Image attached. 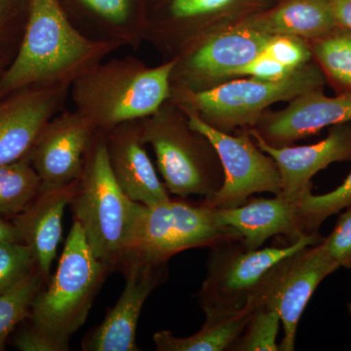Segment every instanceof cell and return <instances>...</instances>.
I'll return each mask as SVG.
<instances>
[{"label":"cell","instance_id":"cell-10","mask_svg":"<svg viewBox=\"0 0 351 351\" xmlns=\"http://www.w3.org/2000/svg\"><path fill=\"white\" fill-rule=\"evenodd\" d=\"M181 110L189 125L214 145L223 167V184L214 195L202 201L205 205L228 209L244 204L255 193L278 195L281 193L280 173L276 161L258 147L246 129L232 136L209 125L195 112Z\"/></svg>","mask_w":351,"mask_h":351},{"label":"cell","instance_id":"cell-14","mask_svg":"<svg viewBox=\"0 0 351 351\" xmlns=\"http://www.w3.org/2000/svg\"><path fill=\"white\" fill-rule=\"evenodd\" d=\"M121 269L125 287L105 319L82 343L86 351H138L136 332L143 306L167 278V263L129 256Z\"/></svg>","mask_w":351,"mask_h":351},{"label":"cell","instance_id":"cell-19","mask_svg":"<svg viewBox=\"0 0 351 351\" xmlns=\"http://www.w3.org/2000/svg\"><path fill=\"white\" fill-rule=\"evenodd\" d=\"M221 225L235 230L245 246L260 249L265 242L282 235L289 242L306 237L297 200L278 195L272 198H253L239 207L216 209Z\"/></svg>","mask_w":351,"mask_h":351},{"label":"cell","instance_id":"cell-11","mask_svg":"<svg viewBox=\"0 0 351 351\" xmlns=\"http://www.w3.org/2000/svg\"><path fill=\"white\" fill-rule=\"evenodd\" d=\"M339 269L322 240L282 258L263 279L251 304L278 311L284 331L281 351L295 350L298 326L307 304L321 282Z\"/></svg>","mask_w":351,"mask_h":351},{"label":"cell","instance_id":"cell-34","mask_svg":"<svg viewBox=\"0 0 351 351\" xmlns=\"http://www.w3.org/2000/svg\"><path fill=\"white\" fill-rule=\"evenodd\" d=\"M14 346L21 351H66L64 345L34 326L25 328L14 339Z\"/></svg>","mask_w":351,"mask_h":351},{"label":"cell","instance_id":"cell-16","mask_svg":"<svg viewBox=\"0 0 351 351\" xmlns=\"http://www.w3.org/2000/svg\"><path fill=\"white\" fill-rule=\"evenodd\" d=\"M351 122V90L327 97L323 91L302 95L278 112L265 113L252 127L274 147L291 145L326 127Z\"/></svg>","mask_w":351,"mask_h":351},{"label":"cell","instance_id":"cell-13","mask_svg":"<svg viewBox=\"0 0 351 351\" xmlns=\"http://www.w3.org/2000/svg\"><path fill=\"white\" fill-rule=\"evenodd\" d=\"M98 131L75 110H64L46 124L25 156L40 178L41 189L63 188L80 179Z\"/></svg>","mask_w":351,"mask_h":351},{"label":"cell","instance_id":"cell-3","mask_svg":"<svg viewBox=\"0 0 351 351\" xmlns=\"http://www.w3.org/2000/svg\"><path fill=\"white\" fill-rule=\"evenodd\" d=\"M69 206L94 255L110 269H121L130 247L136 202L112 174L103 131L88 152Z\"/></svg>","mask_w":351,"mask_h":351},{"label":"cell","instance_id":"cell-15","mask_svg":"<svg viewBox=\"0 0 351 351\" xmlns=\"http://www.w3.org/2000/svg\"><path fill=\"white\" fill-rule=\"evenodd\" d=\"M71 86H32L0 98V165L29 154L39 134L63 112Z\"/></svg>","mask_w":351,"mask_h":351},{"label":"cell","instance_id":"cell-30","mask_svg":"<svg viewBox=\"0 0 351 351\" xmlns=\"http://www.w3.org/2000/svg\"><path fill=\"white\" fill-rule=\"evenodd\" d=\"M29 247L21 241L0 242V294L12 288L36 269Z\"/></svg>","mask_w":351,"mask_h":351},{"label":"cell","instance_id":"cell-6","mask_svg":"<svg viewBox=\"0 0 351 351\" xmlns=\"http://www.w3.org/2000/svg\"><path fill=\"white\" fill-rule=\"evenodd\" d=\"M110 271L94 255L82 226L75 221L56 272L32 304V326L69 346L71 337L84 325Z\"/></svg>","mask_w":351,"mask_h":351},{"label":"cell","instance_id":"cell-28","mask_svg":"<svg viewBox=\"0 0 351 351\" xmlns=\"http://www.w3.org/2000/svg\"><path fill=\"white\" fill-rule=\"evenodd\" d=\"M281 326L280 315L274 307L258 304L230 351H279L276 339Z\"/></svg>","mask_w":351,"mask_h":351},{"label":"cell","instance_id":"cell-5","mask_svg":"<svg viewBox=\"0 0 351 351\" xmlns=\"http://www.w3.org/2000/svg\"><path fill=\"white\" fill-rule=\"evenodd\" d=\"M140 124L168 193L184 199L191 195L206 199L221 189L223 172L218 154L207 137L189 125L181 108L168 100Z\"/></svg>","mask_w":351,"mask_h":351},{"label":"cell","instance_id":"cell-29","mask_svg":"<svg viewBox=\"0 0 351 351\" xmlns=\"http://www.w3.org/2000/svg\"><path fill=\"white\" fill-rule=\"evenodd\" d=\"M31 0H0V66L5 69L24 36Z\"/></svg>","mask_w":351,"mask_h":351},{"label":"cell","instance_id":"cell-26","mask_svg":"<svg viewBox=\"0 0 351 351\" xmlns=\"http://www.w3.org/2000/svg\"><path fill=\"white\" fill-rule=\"evenodd\" d=\"M313 59L329 78L343 91L351 90V31L335 29L324 38L308 43Z\"/></svg>","mask_w":351,"mask_h":351},{"label":"cell","instance_id":"cell-37","mask_svg":"<svg viewBox=\"0 0 351 351\" xmlns=\"http://www.w3.org/2000/svg\"><path fill=\"white\" fill-rule=\"evenodd\" d=\"M346 308H348V313L350 314L351 317V301L348 302V306H346Z\"/></svg>","mask_w":351,"mask_h":351},{"label":"cell","instance_id":"cell-32","mask_svg":"<svg viewBox=\"0 0 351 351\" xmlns=\"http://www.w3.org/2000/svg\"><path fill=\"white\" fill-rule=\"evenodd\" d=\"M323 243L339 269L351 270V205L339 217L334 230L323 239Z\"/></svg>","mask_w":351,"mask_h":351},{"label":"cell","instance_id":"cell-31","mask_svg":"<svg viewBox=\"0 0 351 351\" xmlns=\"http://www.w3.org/2000/svg\"><path fill=\"white\" fill-rule=\"evenodd\" d=\"M265 53L292 71L313 60L308 41L291 36H270Z\"/></svg>","mask_w":351,"mask_h":351},{"label":"cell","instance_id":"cell-22","mask_svg":"<svg viewBox=\"0 0 351 351\" xmlns=\"http://www.w3.org/2000/svg\"><path fill=\"white\" fill-rule=\"evenodd\" d=\"M241 24L267 36H295L308 43L338 29L329 0H282Z\"/></svg>","mask_w":351,"mask_h":351},{"label":"cell","instance_id":"cell-33","mask_svg":"<svg viewBox=\"0 0 351 351\" xmlns=\"http://www.w3.org/2000/svg\"><path fill=\"white\" fill-rule=\"evenodd\" d=\"M295 71L286 68L282 64L263 52L260 56L255 58L251 63L246 64L243 68L237 69L235 77L249 76V77L267 80V82H278V80L288 77Z\"/></svg>","mask_w":351,"mask_h":351},{"label":"cell","instance_id":"cell-18","mask_svg":"<svg viewBox=\"0 0 351 351\" xmlns=\"http://www.w3.org/2000/svg\"><path fill=\"white\" fill-rule=\"evenodd\" d=\"M112 174L131 200L154 206L170 199L142 138L140 119L103 131Z\"/></svg>","mask_w":351,"mask_h":351},{"label":"cell","instance_id":"cell-38","mask_svg":"<svg viewBox=\"0 0 351 351\" xmlns=\"http://www.w3.org/2000/svg\"><path fill=\"white\" fill-rule=\"evenodd\" d=\"M4 71V69L3 68H1V66H0V75H1V73L2 71Z\"/></svg>","mask_w":351,"mask_h":351},{"label":"cell","instance_id":"cell-2","mask_svg":"<svg viewBox=\"0 0 351 351\" xmlns=\"http://www.w3.org/2000/svg\"><path fill=\"white\" fill-rule=\"evenodd\" d=\"M175 63L149 66L133 56L103 61L71 85L73 110L100 131L149 117L169 100Z\"/></svg>","mask_w":351,"mask_h":351},{"label":"cell","instance_id":"cell-20","mask_svg":"<svg viewBox=\"0 0 351 351\" xmlns=\"http://www.w3.org/2000/svg\"><path fill=\"white\" fill-rule=\"evenodd\" d=\"M66 14L82 34L95 40L137 51L145 43V5L138 0H71Z\"/></svg>","mask_w":351,"mask_h":351},{"label":"cell","instance_id":"cell-7","mask_svg":"<svg viewBox=\"0 0 351 351\" xmlns=\"http://www.w3.org/2000/svg\"><path fill=\"white\" fill-rule=\"evenodd\" d=\"M241 239L232 228L221 225L216 209L203 202L168 199L154 206L136 202L129 256L167 263L189 249L212 247Z\"/></svg>","mask_w":351,"mask_h":351},{"label":"cell","instance_id":"cell-25","mask_svg":"<svg viewBox=\"0 0 351 351\" xmlns=\"http://www.w3.org/2000/svg\"><path fill=\"white\" fill-rule=\"evenodd\" d=\"M48 282L36 267L12 288L0 294V351L5 350L7 339L19 323L31 317L32 304Z\"/></svg>","mask_w":351,"mask_h":351},{"label":"cell","instance_id":"cell-35","mask_svg":"<svg viewBox=\"0 0 351 351\" xmlns=\"http://www.w3.org/2000/svg\"><path fill=\"white\" fill-rule=\"evenodd\" d=\"M336 24L351 31V0H329Z\"/></svg>","mask_w":351,"mask_h":351},{"label":"cell","instance_id":"cell-27","mask_svg":"<svg viewBox=\"0 0 351 351\" xmlns=\"http://www.w3.org/2000/svg\"><path fill=\"white\" fill-rule=\"evenodd\" d=\"M298 204L304 232L306 234L318 233L328 218L350 206L351 173L334 191L321 195H314L308 191L298 198Z\"/></svg>","mask_w":351,"mask_h":351},{"label":"cell","instance_id":"cell-8","mask_svg":"<svg viewBox=\"0 0 351 351\" xmlns=\"http://www.w3.org/2000/svg\"><path fill=\"white\" fill-rule=\"evenodd\" d=\"M319 233L306 235L282 246L251 250L241 239L210 247L207 274L197 294L205 314L233 313L250 304L270 269L304 247L320 243Z\"/></svg>","mask_w":351,"mask_h":351},{"label":"cell","instance_id":"cell-12","mask_svg":"<svg viewBox=\"0 0 351 351\" xmlns=\"http://www.w3.org/2000/svg\"><path fill=\"white\" fill-rule=\"evenodd\" d=\"M270 36L241 23L205 36L174 58L171 87L203 91L235 80L237 69L265 52Z\"/></svg>","mask_w":351,"mask_h":351},{"label":"cell","instance_id":"cell-21","mask_svg":"<svg viewBox=\"0 0 351 351\" xmlns=\"http://www.w3.org/2000/svg\"><path fill=\"white\" fill-rule=\"evenodd\" d=\"M77 181L63 188L41 189L38 197L14 221L21 242L29 247L36 267L48 281L63 233L64 210L75 195Z\"/></svg>","mask_w":351,"mask_h":351},{"label":"cell","instance_id":"cell-24","mask_svg":"<svg viewBox=\"0 0 351 351\" xmlns=\"http://www.w3.org/2000/svg\"><path fill=\"white\" fill-rule=\"evenodd\" d=\"M40 191V178L27 157L0 165V215L22 213Z\"/></svg>","mask_w":351,"mask_h":351},{"label":"cell","instance_id":"cell-1","mask_svg":"<svg viewBox=\"0 0 351 351\" xmlns=\"http://www.w3.org/2000/svg\"><path fill=\"white\" fill-rule=\"evenodd\" d=\"M120 48L85 36L59 0H31L19 50L0 75V98L25 87L71 86Z\"/></svg>","mask_w":351,"mask_h":351},{"label":"cell","instance_id":"cell-4","mask_svg":"<svg viewBox=\"0 0 351 351\" xmlns=\"http://www.w3.org/2000/svg\"><path fill=\"white\" fill-rule=\"evenodd\" d=\"M326 76L316 62H309L278 82L235 78L211 89L189 91L171 87L169 101L195 112L203 121L226 133L252 128L265 110L278 101L323 91Z\"/></svg>","mask_w":351,"mask_h":351},{"label":"cell","instance_id":"cell-9","mask_svg":"<svg viewBox=\"0 0 351 351\" xmlns=\"http://www.w3.org/2000/svg\"><path fill=\"white\" fill-rule=\"evenodd\" d=\"M282 0H159L145 6V43L174 59L198 40L271 9Z\"/></svg>","mask_w":351,"mask_h":351},{"label":"cell","instance_id":"cell-23","mask_svg":"<svg viewBox=\"0 0 351 351\" xmlns=\"http://www.w3.org/2000/svg\"><path fill=\"white\" fill-rule=\"evenodd\" d=\"M254 304L233 313L205 314V322L193 336L178 338L170 331L154 335L157 351H226L232 350L250 319Z\"/></svg>","mask_w":351,"mask_h":351},{"label":"cell","instance_id":"cell-17","mask_svg":"<svg viewBox=\"0 0 351 351\" xmlns=\"http://www.w3.org/2000/svg\"><path fill=\"white\" fill-rule=\"evenodd\" d=\"M258 147L274 159L281 178V193L291 200L313 191L311 179L335 162H351V123L331 126L324 140L309 145L274 147L253 128L246 129Z\"/></svg>","mask_w":351,"mask_h":351},{"label":"cell","instance_id":"cell-36","mask_svg":"<svg viewBox=\"0 0 351 351\" xmlns=\"http://www.w3.org/2000/svg\"><path fill=\"white\" fill-rule=\"evenodd\" d=\"M21 241L19 232L14 223H8L0 215V242Z\"/></svg>","mask_w":351,"mask_h":351}]
</instances>
